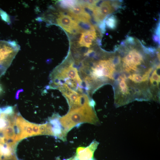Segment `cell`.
I'll list each match as a JSON object with an SVG mask.
<instances>
[{
    "label": "cell",
    "instance_id": "obj_1",
    "mask_svg": "<svg viewBox=\"0 0 160 160\" xmlns=\"http://www.w3.org/2000/svg\"><path fill=\"white\" fill-rule=\"evenodd\" d=\"M93 102L69 109L65 115L62 116H58L59 122L67 134L73 128L81 124L93 122L95 118L92 108L94 105Z\"/></svg>",
    "mask_w": 160,
    "mask_h": 160
},
{
    "label": "cell",
    "instance_id": "obj_2",
    "mask_svg": "<svg viewBox=\"0 0 160 160\" xmlns=\"http://www.w3.org/2000/svg\"><path fill=\"white\" fill-rule=\"evenodd\" d=\"M20 49L15 41L0 40V68L7 70Z\"/></svg>",
    "mask_w": 160,
    "mask_h": 160
},
{
    "label": "cell",
    "instance_id": "obj_3",
    "mask_svg": "<svg viewBox=\"0 0 160 160\" xmlns=\"http://www.w3.org/2000/svg\"><path fill=\"white\" fill-rule=\"evenodd\" d=\"M56 22L58 25L70 33H80L77 23L69 15L60 13L56 18Z\"/></svg>",
    "mask_w": 160,
    "mask_h": 160
},
{
    "label": "cell",
    "instance_id": "obj_4",
    "mask_svg": "<svg viewBox=\"0 0 160 160\" xmlns=\"http://www.w3.org/2000/svg\"><path fill=\"white\" fill-rule=\"evenodd\" d=\"M115 9L109 1H103L98 7H96L92 10L95 20L99 23L103 21L108 15L113 12Z\"/></svg>",
    "mask_w": 160,
    "mask_h": 160
},
{
    "label": "cell",
    "instance_id": "obj_5",
    "mask_svg": "<svg viewBox=\"0 0 160 160\" xmlns=\"http://www.w3.org/2000/svg\"><path fill=\"white\" fill-rule=\"evenodd\" d=\"M96 144L93 142L87 147H79L75 156L79 160H94L93 153Z\"/></svg>",
    "mask_w": 160,
    "mask_h": 160
},
{
    "label": "cell",
    "instance_id": "obj_6",
    "mask_svg": "<svg viewBox=\"0 0 160 160\" xmlns=\"http://www.w3.org/2000/svg\"><path fill=\"white\" fill-rule=\"evenodd\" d=\"M68 12L74 19L83 18L89 20L91 18L90 15L85 10L79 1H78L75 5L69 9Z\"/></svg>",
    "mask_w": 160,
    "mask_h": 160
},
{
    "label": "cell",
    "instance_id": "obj_7",
    "mask_svg": "<svg viewBox=\"0 0 160 160\" xmlns=\"http://www.w3.org/2000/svg\"><path fill=\"white\" fill-rule=\"evenodd\" d=\"M97 37L95 30H89L82 33L79 42L81 47H89Z\"/></svg>",
    "mask_w": 160,
    "mask_h": 160
},
{
    "label": "cell",
    "instance_id": "obj_8",
    "mask_svg": "<svg viewBox=\"0 0 160 160\" xmlns=\"http://www.w3.org/2000/svg\"><path fill=\"white\" fill-rule=\"evenodd\" d=\"M105 25L111 30L115 29L117 27L118 21L116 17L114 15L107 16L104 20Z\"/></svg>",
    "mask_w": 160,
    "mask_h": 160
},
{
    "label": "cell",
    "instance_id": "obj_9",
    "mask_svg": "<svg viewBox=\"0 0 160 160\" xmlns=\"http://www.w3.org/2000/svg\"><path fill=\"white\" fill-rule=\"evenodd\" d=\"M78 1L73 0H62L60 1V4L63 7L69 9L75 5Z\"/></svg>",
    "mask_w": 160,
    "mask_h": 160
},
{
    "label": "cell",
    "instance_id": "obj_10",
    "mask_svg": "<svg viewBox=\"0 0 160 160\" xmlns=\"http://www.w3.org/2000/svg\"><path fill=\"white\" fill-rule=\"evenodd\" d=\"M99 27L101 32L104 33L105 31L106 25L104 21L99 23Z\"/></svg>",
    "mask_w": 160,
    "mask_h": 160
},
{
    "label": "cell",
    "instance_id": "obj_11",
    "mask_svg": "<svg viewBox=\"0 0 160 160\" xmlns=\"http://www.w3.org/2000/svg\"><path fill=\"white\" fill-rule=\"evenodd\" d=\"M154 33L155 35L160 36V23H158L155 29Z\"/></svg>",
    "mask_w": 160,
    "mask_h": 160
},
{
    "label": "cell",
    "instance_id": "obj_12",
    "mask_svg": "<svg viewBox=\"0 0 160 160\" xmlns=\"http://www.w3.org/2000/svg\"><path fill=\"white\" fill-rule=\"evenodd\" d=\"M153 39L154 42L159 44V36L155 34L153 36Z\"/></svg>",
    "mask_w": 160,
    "mask_h": 160
},
{
    "label": "cell",
    "instance_id": "obj_13",
    "mask_svg": "<svg viewBox=\"0 0 160 160\" xmlns=\"http://www.w3.org/2000/svg\"><path fill=\"white\" fill-rule=\"evenodd\" d=\"M126 40L128 43L130 44H133L135 42L134 38L132 37H128L126 39Z\"/></svg>",
    "mask_w": 160,
    "mask_h": 160
},
{
    "label": "cell",
    "instance_id": "obj_14",
    "mask_svg": "<svg viewBox=\"0 0 160 160\" xmlns=\"http://www.w3.org/2000/svg\"><path fill=\"white\" fill-rule=\"evenodd\" d=\"M63 160H79L75 156H73L71 158L68 159H64Z\"/></svg>",
    "mask_w": 160,
    "mask_h": 160
},
{
    "label": "cell",
    "instance_id": "obj_15",
    "mask_svg": "<svg viewBox=\"0 0 160 160\" xmlns=\"http://www.w3.org/2000/svg\"><path fill=\"white\" fill-rule=\"evenodd\" d=\"M66 87V86H64V85H62V86H60V87H58H58ZM58 88L57 87L56 89H57V88ZM74 91H75V90H74ZM76 92H79V93H81V94L84 93V91H83V90H81V91H76Z\"/></svg>",
    "mask_w": 160,
    "mask_h": 160
},
{
    "label": "cell",
    "instance_id": "obj_16",
    "mask_svg": "<svg viewBox=\"0 0 160 160\" xmlns=\"http://www.w3.org/2000/svg\"><path fill=\"white\" fill-rule=\"evenodd\" d=\"M2 91V89L1 87L0 86V93Z\"/></svg>",
    "mask_w": 160,
    "mask_h": 160
},
{
    "label": "cell",
    "instance_id": "obj_17",
    "mask_svg": "<svg viewBox=\"0 0 160 160\" xmlns=\"http://www.w3.org/2000/svg\"><path fill=\"white\" fill-rule=\"evenodd\" d=\"M64 86H65V85H64ZM82 90H83V89H82ZM80 90L79 91H80L81 90Z\"/></svg>",
    "mask_w": 160,
    "mask_h": 160
}]
</instances>
